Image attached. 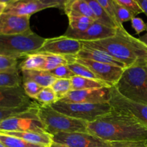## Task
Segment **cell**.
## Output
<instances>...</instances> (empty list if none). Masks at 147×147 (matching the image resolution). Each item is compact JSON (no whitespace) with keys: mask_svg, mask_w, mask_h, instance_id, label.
Instances as JSON below:
<instances>
[{"mask_svg":"<svg viewBox=\"0 0 147 147\" xmlns=\"http://www.w3.org/2000/svg\"><path fill=\"white\" fill-rule=\"evenodd\" d=\"M131 26L137 34H139L140 33L147 30L146 24L144 22L142 19L139 17H135L131 20Z\"/></svg>","mask_w":147,"mask_h":147,"instance_id":"cell-37","label":"cell"},{"mask_svg":"<svg viewBox=\"0 0 147 147\" xmlns=\"http://www.w3.org/2000/svg\"><path fill=\"white\" fill-rule=\"evenodd\" d=\"M37 115L46 132L51 136L59 133L87 132V122L63 114L50 106L39 105Z\"/></svg>","mask_w":147,"mask_h":147,"instance_id":"cell-5","label":"cell"},{"mask_svg":"<svg viewBox=\"0 0 147 147\" xmlns=\"http://www.w3.org/2000/svg\"><path fill=\"white\" fill-rule=\"evenodd\" d=\"M46 56V63L41 70L50 71L53 69L62 65H69V60L65 56L52 54H43Z\"/></svg>","mask_w":147,"mask_h":147,"instance_id":"cell-26","label":"cell"},{"mask_svg":"<svg viewBox=\"0 0 147 147\" xmlns=\"http://www.w3.org/2000/svg\"><path fill=\"white\" fill-rule=\"evenodd\" d=\"M38 103H33L27 111L0 122V131L46 133L37 115Z\"/></svg>","mask_w":147,"mask_h":147,"instance_id":"cell-7","label":"cell"},{"mask_svg":"<svg viewBox=\"0 0 147 147\" xmlns=\"http://www.w3.org/2000/svg\"><path fill=\"white\" fill-rule=\"evenodd\" d=\"M53 142L69 147H111V143L89 132L59 133L53 136Z\"/></svg>","mask_w":147,"mask_h":147,"instance_id":"cell-11","label":"cell"},{"mask_svg":"<svg viewBox=\"0 0 147 147\" xmlns=\"http://www.w3.org/2000/svg\"><path fill=\"white\" fill-rule=\"evenodd\" d=\"M110 88L71 90L59 101L66 103H108Z\"/></svg>","mask_w":147,"mask_h":147,"instance_id":"cell-13","label":"cell"},{"mask_svg":"<svg viewBox=\"0 0 147 147\" xmlns=\"http://www.w3.org/2000/svg\"><path fill=\"white\" fill-rule=\"evenodd\" d=\"M108 103L112 109L133 117L147 129V105L137 103L125 98L114 87L110 88Z\"/></svg>","mask_w":147,"mask_h":147,"instance_id":"cell-8","label":"cell"},{"mask_svg":"<svg viewBox=\"0 0 147 147\" xmlns=\"http://www.w3.org/2000/svg\"><path fill=\"white\" fill-rule=\"evenodd\" d=\"M46 63V56L40 53H33L26 56L19 67L22 70H42Z\"/></svg>","mask_w":147,"mask_h":147,"instance_id":"cell-22","label":"cell"},{"mask_svg":"<svg viewBox=\"0 0 147 147\" xmlns=\"http://www.w3.org/2000/svg\"><path fill=\"white\" fill-rule=\"evenodd\" d=\"M82 47L83 44L81 41L62 35L46 39L42 47L35 53L58 55L65 57L76 56Z\"/></svg>","mask_w":147,"mask_h":147,"instance_id":"cell-10","label":"cell"},{"mask_svg":"<svg viewBox=\"0 0 147 147\" xmlns=\"http://www.w3.org/2000/svg\"><path fill=\"white\" fill-rule=\"evenodd\" d=\"M17 59L0 55V72H8L17 70Z\"/></svg>","mask_w":147,"mask_h":147,"instance_id":"cell-35","label":"cell"},{"mask_svg":"<svg viewBox=\"0 0 147 147\" xmlns=\"http://www.w3.org/2000/svg\"><path fill=\"white\" fill-rule=\"evenodd\" d=\"M97 1L100 4L101 7L105 9V11L110 16V17L112 19V20L114 22L115 25H116L117 28L118 27H123V25L120 24L118 19H117L115 7H114L113 5V0H97Z\"/></svg>","mask_w":147,"mask_h":147,"instance_id":"cell-31","label":"cell"},{"mask_svg":"<svg viewBox=\"0 0 147 147\" xmlns=\"http://www.w3.org/2000/svg\"><path fill=\"white\" fill-rule=\"evenodd\" d=\"M143 12L147 16V0H136Z\"/></svg>","mask_w":147,"mask_h":147,"instance_id":"cell-39","label":"cell"},{"mask_svg":"<svg viewBox=\"0 0 147 147\" xmlns=\"http://www.w3.org/2000/svg\"><path fill=\"white\" fill-rule=\"evenodd\" d=\"M35 100L40 103H38L40 106H51L53 103L58 101L56 94L51 87L43 88L35 98Z\"/></svg>","mask_w":147,"mask_h":147,"instance_id":"cell-28","label":"cell"},{"mask_svg":"<svg viewBox=\"0 0 147 147\" xmlns=\"http://www.w3.org/2000/svg\"><path fill=\"white\" fill-rule=\"evenodd\" d=\"M146 66H147V65H146Z\"/></svg>","mask_w":147,"mask_h":147,"instance_id":"cell-45","label":"cell"},{"mask_svg":"<svg viewBox=\"0 0 147 147\" xmlns=\"http://www.w3.org/2000/svg\"><path fill=\"white\" fill-rule=\"evenodd\" d=\"M46 39L33 31L22 34H0V55L19 59L35 53Z\"/></svg>","mask_w":147,"mask_h":147,"instance_id":"cell-4","label":"cell"},{"mask_svg":"<svg viewBox=\"0 0 147 147\" xmlns=\"http://www.w3.org/2000/svg\"><path fill=\"white\" fill-rule=\"evenodd\" d=\"M50 87L54 91L59 101L71 90V83L70 79H56Z\"/></svg>","mask_w":147,"mask_h":147,"instance_id":"cell-27","label":"cell"},{"mask_svg":"<svg viewBox=\"0 0 147 147\" xmlns=\"http://www.w3.org/2000/svg\"><path fill=\"white\" fill-rule=\"evenodd\" d=\"M22 78L18 70L8 72H0V87H15L22 86Z\"/></svg>","mask_w":147,"mask_h":147,"instance_id":"cell-24","label":"cell"},{"mask_svg":"<svg viewBox=\"0 0 147 147\" xmlns=\"http://www.w3.org/2000/svg\"><path fill=\"white\" fill-rule=\"evenodd\" d=\"M115 32L116 29L106 27L95 20L85 31L76 32L67 28L63 36L81 42H94L112 37Z\"/></svg>","mask_w":147,"mask_h":147,"instance_id":"cell-14","label":"cell"},{"mask_svg":"<svg viewBox=\"0 0 147 147\" xmlns=\"http://www.w3.org/2000/svg\"><path fill=\"white\" fill-rule=\"evenodd\" d=\"M64 1L57 0H11L7 1L4 13L30 17L35 13L48 8H63Z\"/></svg>","mask_w":147,"mask_h":147,"instance_id":"cell-9","label":"cell"},{"mask_svg":"<svg viewBox=\"0 0 147 147\" xmlns=\"http://www.w3.org/2000/svg\"><path fill=\"white\" fill-rule=\"evenodd\" d=\"M75 57H78V58L90 60L92 61L97 62V63L112 65L117 66V67L123 69L126 68L125 65L115 60L114 57H112V56L110 55L105 52L97 50V49L92 48L90 47H87V46H85L84 45L82 50L77 53V55Z\"/></svg>","mask_w":147,"mask_h":147,"instance_id":"cell-17","label":"cell"},{"mask_svg":"<svg viewBox=\"0 0 147 147\" xmlns=\"http://www.w3.org/2000/svg\"><path fill=\"white\" fill-rule=\"evenodd\" d=\"M49 147H69V146H66V145L65 144H63L56 143V142H53V143L51 144V145H50Z\"/></svg>","mask_w":147,"mask_h":147,"instance_id":"cell-41","label":"cell"},{"mask_svg":"<svg viewBox=\"0 0 147 147\" xmlns=\"http://www.w3.org/2000/svg\"><path fill=\"white\" fill-rule=\"evenodd\" d=\"M74 62L87 67L101 81L108 87H114L120 78L125 69L112 65L100 63L86 59L78 58L74 56Z\"/></svg>","mask_w":147,"mask_h":147,"instance_id":"cell-12","label":"cell"},{"mask_svg":"<svg viewBox=\"0 0 147 147\" xmlns=\"http://www.w3.org/2000/svg\"><path fill=\"white\" fill-rule=\"evenodd\" d=\"M54 110L74 119L91 123L110 113L112 108L108 103H66L57 101L51 106Z\"/></svg>","mask_w":147,"mask_h":147,"instance_id":"cell-6","label":"cell"},{"mask_svg":"<svg viewBox=\"0 0 147 147\" xmlns=\"http://www.w3.org/2000/svg\"><path fill=\"white\" fill-rule=\"evenodd\" d=\"M146 31H147V30H146ZM139 39L141 40V41L144 42V43H146V44L147 45V33H146V34H145V35L143 36V37H140Z\"/></svg>","mask_w":147,"mask_h":147,"instance_id":"cell-42","label":"cell"},{"mask_svg":"<svg viewBox=\"0 0 147 147\" xmlns=\"http://www.w3.org/2000/svg\"><path fill=\"white\" fill-rule=\"evenodd\" d=\"M113 5L114 7H115L117 19H118L120 24H122V25L123 22L130 21V20L131 21V20H132L133 17H135L132 13H131L128 10H127L126 9L124 8V7H122L121 5H120L119 4H118L115 0H113Z\"/></svg>","mask_w":147,"mask_h":147,"instance_id":"cell-32","label":"cell"},{"mask_svg":"<svg viewBox=\"0 0 147 147\" xmlns=\"http://www.w3.org/2000/svg\"><path fill=\"white\" fill-rule=\"evenodd\" d=\"M67 65L71 71L74 74V76L86 78L94 79V80H99L97 77L87 67H86L84 65L76 63V62H73V63H69Z\"/></svg>","mask_w":147,"mask_h":147,"instance_id":"cell-29","label":"cell"},{"mask_svg":"<svg viewBox=\"0 0 147 147\" xmlns=\"http://www.w3.org/2000/svg\"><path fill=\"white\" fill-rule=\"evenodd\" d=\"M0 147H6V146H4L2 143H1V142H0Z\"/></svg>","mask_w":147,"mask_h":147,"instance_id":"cell-43","label":"cell"},{"mask_svg":"<svg viewBox=\"0 0 147 147\" xmlns=\"http://www.w3.org/2000/svg\"><path fill=\"white\" fill-rule=\"evenodd\" d=\"M30 17L3 13L0 16V34H22L31 31Z\"/></svg>","mask_w":147,"mask_h":147,"instance_id":"cell-16","label":"cell"},{"mask_svg":"<svg viewBox=\"0 0 147 147\" xmlns=\"http://www.w3.org/2000/svg\"><path fill=\"white\" fill-rule=\"evenodd\" d=\"M87 132L105 142H147V129L133 117L112 109L97 120L88 123Z\"/></svg>","mask_w":147,"mask_h":147,"instance_id":"cell-1","label":"cell"},{"mask_svg":"<svg viewBox=\"0 0 147 147\" xmlns=\"http://www.w3.org/2000/svg\"><path fill=\"white\" fill-rule=\"evenodd\" d=\"M22 88L29 98L35 99L43 88L34 81H26L22 83Z\"/></svg>","mask_w":147,"mask_h":147,"instance_id":"cell-33","label":"cell"},{"mask_svg":"<svg viewBox=\"0 0 147 147\" xmlns=\"http://www.w3.org/2000/svg\"><path fill=\"white\" fill-rule=\"evenodd\" d=\"M146 68H147V66H146Z\"/></svg>","mask_w":147,"mask_h":147,"instance_id":"cell-44","label":"cell"},{"mask_svg":"<svg viewBox=\"0 0 147 147\" xmlns=\"http://www.w3.org/2000/svg\"><path fill=\"white\" fill-rule=\"evenodd\" d=\"M114 88L125 98L147 105L146 67L133 65L126 67Z\"/></svg>","mask_w":147,"mask_h":147,"instance_id":"cell-3","label":"cell"},{"mask_svg":"<svg viewBox=\"0 0 147 147\" xmlns=\"http://www.w3.org/2000/svg\"><path fill=\"white\" fill-rule=\"evenodd\" d=\"M48 72L56 79H71L74 76L68 65L60 66Z\"/></svg>","mask_w":147,"mask_h":147,"instance_id":"cell-34","label":"cell"},{"mask_svg":"<svg viewBox=\"0 0 147 147\" xmlns=\"http://www.w3.org/2000/svg\"><path fill=\"white\" fill-rule=\"evenodd\" d=\"M0 142L6 147H48L30 143L18 137L0 133Z\"/></svg>","mask_w":147,"mask_h":147,"instance_id":"cell-25","label":"cell"},{"mask_svg":"<svg viewBox=\"0 0 147 147\" xmlns=\"http://www.w3.org/2000/svg\"><path fill=\"white\" fill-rule=\"evenodd\" d=\"M63 9L66 16L80 15L96 20L92 9L86 0H68L65 1Z\"/></svg>","mask_w":147,"mask_h":147,"instance_id":"cell-18","label":"cell"},{"mask_svg":"<svg viewBox=\"0 0 147 147\" xmlns=\"http://www.w3.org/2000/svg\"><path fill=\"white\" fill-rule=\"evenodd\" d=\"M68 28L76 32H84L95 22L89 17L80 15H69Z\"/></svg>","mask_w":147,"mask_h":147,"instance_id":"cell-23","label":"cell"},{"mask_svg":"<svg viewBox=\"0 0 147 147\" xmlns=\"http://www.w3.org/2000/svg\"><path fill=\"white\" fill-rule=\"evenodd\" d=\"M111 147H147V142H112Z\"/></svg>","mask_w":147,"mask_h":147,"instance_id":"cell-38","label":"cell"},{"mask_svg":"<svg viewBox=\"0 0 147 147\" xmlns=\"http://www.w3.org/2000/svg\"><path fill=\"white\" fill-rule=\"evenodd\" d=\"M86 2L92 9L93 14L95 15L96 21L106 27H110L112 29H116L117 27L112 19L107 14L103 8L101 7L100 4L97 2V0H86Z\"/></svg>","mask_w":147,"mask_h":147,"instance_id":"cell-21","label":"cell"},{"mask_svg":"<svg viewBox=\"0 0 147 147\" xmlns=\"http://www.w3.org/2000/svg\"><path fill=\"white\" fill-rule=\"evenodd\" d=\"M32 103L24 93L22 85L15 87H0V109H17Z\"/></svg>","mask_w":147,"mask_h":147,"instance_id":"cell-15","label":"cell"},{"mask_svg":"<svg viewBox=\"0 0 147 147\" xmlns=\"http://www.w3.org/2000/svg\"><path fill=\"white\" fill-rule=\"evenodd\" d=\"M115 1L118 4L132 13L134 17L143 12L136 0H115Z\"/></svg>","mask_w":147,"mask_h":147,"instance_id":"cell-36","label":"cell"},{"mask_svg":"<svg viewBox=\"0 0 147 147\" xmlns=\"http://www.w3.org/2000/svg\"><path fill=\"white\" fill-rule=\"evenodd\" d=\"M70 80L71 83V90H86L108 87V85L101 80L86 78L79 76H74Z\"/></svg>","mask_w":147,"mask_h":147,"instance_id":"cell-20","label":"cell"},{"mask_svg":"<svg viewBox=\"0 0 147 147\" xmlns=\"http://www.w3.org/2000/svg\"><path fill=\"white\" fill-rule=\"evenodd\" d=\"M87 47L105 52L125 67L147 65V45L135 38L124 27L116 28L113 36L94 42H82Z\"/></svg>","mask_w":147,"mask_h":147,"instance_id":"cell-2","label":"cell"},{"mask_svg":"<svg viewBox=\"0 0 147 147\" xmlns=\"http://www.w3.org/2000/svg\"><path fill=\"white\" fill-rule=\"evenodd\" d=\"M7 6V1H0V16L4 13Z\"/></svg>","mask_w":147,"mask_h":147,"instance_id":"cell-40","label":"cell"},{"mask_svg":"<svg viewBox=\"0 0 147 147\" xmlns=\"http://www.w3.org/2000/svg\"><path fill=\"white\" fill-rule=\"evenodd\" d=\"M33 103L34 102H33L30 105H27V106L20 108H17V109H0V122L9 119V118L14 117V116H17V115L26 111L33 106Z\"/></svg>","mask_w":147,"mask_h":147,"instance_id":"cell-30","label":"cell"},{"mask_svg":"<svg viewBox=\"0 0 147 147\" xmlns=\"http://www.w3.org/2000/svg\"><path fill=\"white\" fill-rule=\"evenodd\" d=\"M56 80L48 71L41 70H22V81H34L43 88L50 87Z\"/></svg>","mask_w":147,"mask_h":147,"instance_id":"cell-19","label":"cell"}]
</instances>
